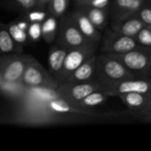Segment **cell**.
I'll return each mask as SVG.
<instances>
[{
	"instance_id": "16",
	"label": "cell",
	"mask_w": 151,
	"mask_h": 151,
	"mask_svg": "<svg viewBox=\"0 0 151 151\" xmlns=\"http://www.w3.org/2000/svg\"><path fill=\"white\" fill-rule=\"evenodd\" d=\"M144 23L135 15L119 21L111 22L110 27L124 35L134 37L136 34L144 27Z\"/></svg>"
},
{
	"instance_id": "1",
	"label": "cell",
	"mask_w": 151,
	"mask_h": 151,
	"mask_svg": "<svg viewBox=\"0 0 151 151\" xmlns=\"http://www.w3.org/2000/svg\"><path fill=\"white\" fill-rule=\"evenodd\" d=\"M111 113H99L84 109L60 96L55 88H27L25 96L17 101L13 122L22 125L81 122L82 117L110 118Z\"/></svg>"
},
{
	"instance_id": "11",
	"label": "cell",
	"mask_w": 151,
	"mask_h": 151,
	"mask_svg": "<svg viewBox=\"0 0 151 151\" xmlns=\"http://www.w3.org/2000/svg\"><path fill=\"white\" fill-rule=\"evenodd\" d=\"M31 56L20 54H14L12 56L2 58L0 67V76L3 81L16 82L19 81L25 68L28 63Z\"/></svg>"
},
{
	"instance_id": "13",
	"label": "cell",
	"mask_w": 151,
	"mask_h": 151,
	"mask_svg": "<svg viewBox=\"0 0 151 151\" xmlns=\"http://www.w3.org/2000/svg\"><path fill=\"white\" fill-rule=\"evenodd\" d=\"M70 17L72 18L73 21L83 35V36L91 43L96 44L99 46L101 38H102V32H100L88 19L86 14L77 6L75 10L69 13Z\"/></svg>"
},
{
	"instance_id": "18",
	"label": "cell",
	"mask_w": 151,
	"mask_h": 151,
	"mask_svg": "<svg viewBox=\"0 0 151 151\" xmlns=\"http://www.w3.org/2000/svg\"><path fill=\"white\" fill-rule=\"evenodd\" d=\"M27 88L24 86L20 81L7 82L2 81L0 83V92L2 95L15 102L20 100L25 96Z\"/></svg>"
},
{
	"instance_id": "2",
	"label": "cell",
	"mask_w": 151,
	"mask_h": 151,
	"mask_svg": "<svg viewBox=\"0 0 151 151\" xmlns=\"http://www.w3.org/2000/svg\"><path fill=\"white\" fill-rule=\"evenodd\" d=\"M119 60L135 78L151 79V48H139L121 54L109 55Z\"/></svg>"
},
{
	"instance_id": "17",
	"label": "cell",
	"mask_w": 151,
	"mask_h": 151,
	"mask_svg": "<svg viewBox=\"0 0 151 151\" xmlns=\"http://www.w3.org/2000/svg\"><path fill=\"white\" fill-rule=\"evenodd\" d=\"M88 18L91 23L100 31L103 32L108 25V9H101L88 5L78 6Z\"/></svg>"
},
{
	"instance_id": "10",
	"label": "cell",
	"mask_w": 151,
	"mask_h": 151,
	"mask_svg": "<svg viewBox=\"0 0 151 151\" xmlns=\"http://www.w3.org/2000/svg\"><path fill=\"white\" fill-rule=\"evenodd\" d=\"M55 89L60 96L78 105V103L90 93L97 90L103 91V87L99 81L94 80L91 81L74 84L62 83Z\"/></svg>"
},
{
	"instance_id": "19",
	"label": "cell",
	"mask_w": 151,
	"mask_h": 151,
	"mask_svg": "<svg viewBox=\"0 0 151 151\" xmlns=\"http://www.w3.org/2000/svg\"><path fill=\"white\" fill-rule=\"evenodd\" d=\"M42 28V38L49 44H51L57 35L58 31V19L53 15L50 14L41 23Z\"/></svg>"
},
{
	"instance_id": "6",
	"label": "cell",
	"mask_w": 151,
	"mask_h": 151,
	"mask_svg": "<svg viewBox=\"0 0 151 151\" xmlns=\"http://www.w3.org/2000/svg\"><path fill=\"white\" fill-rule=\"evenodd\" d=\"M19 81L27 88H56L59 85L51 74L33 57H30Z\"/></svg>"
},
{
	"instance_id": "5",
	"label": "cell",
	"mask_w": 151,
	"mask_h": 151,
	"mask_svg": "<svg viewBox=\"0 0 151 151\" xmlns=\"http://www.w3.org/2000/svg\"><path fill=\"white\" fill-rule=\"evenodd\" d=\"M103 32L99 43L101 53L107 55L121 54L141 46L134 37L124 35L114 31L110 27H107Z\"/></svg>"
},
{
	"instance_id": "7",
	"label": "cell",
	"mask_w": 151,
	"mask_h": 151,
	"mask_svg": "<svg viewBox=\"0 0 151 151\" xmlns=\"http://www.w3.org/2000/svg\"><path fill=\"white\" fill-rule=\"evenodd\" d=\"M97 48V45L90 44L69 50L65 55L62 70L57 80L58 84L60 85L64 83L75 69H77L82 63L96 54Z\"/></svg>"
},
{
	"instance_id": "14",
	"label": "cell",
	"mask_w": 151,
	"mask_h": 151,
	"mask_svg": "<svg viewBox=\"0 0 151 151\" xmlns=\"http://www.w3.org/2000/svg\"><path fill=\"white\" fill-rule=\"evenodd\" d=\"M96 57L94 54L84 63H82L77 69H75L73 73L65 80L64 83L74 84L91 81L96 79Z\"/></svg>"
},
{
	"instance_id": "20",
	"label": "cell",
	"mask_w": 151,
	"mask_h": 151,
	"mask_svg": "<svg viewBox=\"0 0 151 151\" xmlns=\"http://www.w3.org/2000/svg\"><path fill=\"white\" fill-rule=\"evenodd\" d=\"M108 97L109 96L102 90L94 91L84 97L82 100H81L78 103V105L84 109L92 110L94 107L104 104L108 99Z\"/></svg>"
},
{
	"instance_id": "34",
	"label": "cell",
	"mask_w": 151,
	"mask_h": 151,
	"mask_svg": "<svg viewBox=\"0 0 151 151\" xmlns=\"http://www.w3.org/2000/svg\"><path fill=\"white\" fill-rule=\"evenodd\" d=\"M2 82V79H1V76H0V83Z\"/></svg>"
},
{
	"instance_id": "30",
	"label": "cell",
	"mask_w": 151,
	"mask_h": 151,
	"mask_svg": "<svg viewBox=\"0 0 151 151\" xmlns=\"http://www.w3.org/2000/svg\"><path fill=\"white\" fill-rule=\"evenodd\" d=\"M50 1V0H38L39 9H45V7L48 5Z\"/></svg>"
},
{
	"instance_id": "32",
	"label": "cell",
	"mask_w": 151,
	"mask_h": 151,
	"mask_svg": "<svg viewBox=\"0 0 151 151\" xmlns=\"http://www.w3.org/2000/svg\"><path fill=\"white\" fill-rule=\"evenodd\" d=\"M73 1L75 2V4H77V3H78V2H80L81 0H73Z\"/></svg>"
},
{
	"instance_id": "21",
	"label": "cell",
	"mask_w": 151,
	"mask_h": 151,
	"mask_svg": "<svg viewBox=\"0 0 151 151\" xmlns=\"http://www.w3.org/2000/svg\"><path fill=\"white\" fill-rule=\"evenodd\" d=\"M18 50V45L12 40L7 25L0 21V53L7 54Z\"/></svg>"
},
{
	"instance_id": "8",
	"label": "cell",
	"mask_w": 151,
	"mask_h": 151,
	"mask_svg": "<svg viewBox=\"0 0 151 151\" xmlns=\"http://www.w3.org/2000/svg\"><path fill=\"white\" fill-rule=\"evenodd\" d=\"M127 106L129 113L133 117L146 123L151 122V94L128 93L119 96Z\"/></svg>"
},
{
	"instance_id": "26",
	"label": "cell",
	"mask_w": 151,
	"mask_h": 151,
	"mask_svg": "<svg viewBox=\"0 0 151 151\" xmlns=\"http://www.w3.org/2000/svg\"><path fill=\"white\" fill-rule=\"evenodd\" d=\"M12 2L13 8H17L23 12L33 9H39L38 0H12Z\"/></svg>"
},
{
	"instance_id": "3",
	"label": "cell",
	"mask_w": 151,
	"mask_h": 151,
	"mask_svg": "<svg viewBox=\"0 0 151 151\" xmlns=\"http://www.w3.org/2000/svg\"><path fill=\"white\" fill-rule=\"evenodd\" d=\"M135 78L119 60L100 53L96 57V79L101 84Z\"/></svg>"
},
{
	"instance_id": "27",
	"label": "cell",
	"mask_w": 151,
	"mask_h": 151,
	"mask_svg": "<svg viewBox=\"0 0 151 151\" xmlns=\"http://www.w3.org/2000/svg\"><path fill=\"white\" fill-rule=\"evenodd\" d=\"M136 16L144 23L145 26L151 27L150 1H147L137 12Z\"/></svg>"
},
{
	"instance_id": "23",
	"label": "cell",
	"mask_w": 151,
	"mask_h": 151,
	"mask_svg": "<svg viewBox=\"0 0 151 151\" xmlns=\"http://www.w3.org/2000/svg\"><path fill=\"white\" fill-rule=\"evenodd\" d=\"M69 0H50L47 5L48 12L57 19L63 16L68 7Z\"/></svg>"
},
{
	"instance_id": "29",
	"label": "cell",
	"mask_w": 151,
	"mask_h": 151,
	"mask_svg": "<svg viewBox=\"0 0 151 151\" xmlns=\"http://www.w3.org/2000/svg\"><path fill=\"white\" fill-rule=\"evenodd\" d=\"M111 0H87L86 2H84L82 4L78 5V6H81V5H88V6H91V7H96V8H101V9H108Z\"/></svg>"
},
{
	"instance_id": "35",
	"label": "cell",
	"mask_w": 151,
	"mask_h": 151,
	"mask_svg": "<svg viewBox=\"0 0 151 151\" xmlns=\"http://www.w3.org/2000/svg\"><path fill=\"white\" fill-rule=\"evenodd\" d=\"M148 1H150V0H148Z\"/></svg>"
},
{
	"instance_id": "22",
	"label": "cell",
	"mask_w": 151,
	"mask_h": 151,
	"mask_svg": "<svg viewBox=\"0 0 151 151\" xmlns=\"http://www.w3.org/2000/svg\"><path fill=\"white\" fill-rule=\"evenodd\" d=\"M8 31L12 38V40L15 42V43L19 46L25 45L28 42V36L27 34V31L21 29L16 23V21H12L7 25Z\"/></svg>"
},
{
	"instance_id": "25",
	"label": "cell",
	"mask_w": 151,
	"mask_h": 151,
	"mask_svg": "<svg viewBox=\"0 0 151 151\" xmlns=\"http://www.w3.org/2000/svg\"><path fill=\"white\" fill-rule=\"evenodd\" d=\"M139 45L151 48V27L144 26L134 37Z\"/></svg>"
},
{
	"instance_id": "12",
	"label": "cell",
	"mask_w": 151,
	"mask_h": 151,
	"mask_svg": "<svg viewBox=\"0 0 151 151\" xmlns=\"http://www.w3.org/2000/svg\"><path fill=\"white\" fill-rule=\"evenodd\" d=\"M148 0H111L108 7V15L112 21H119L132 17Z\"/></svg>"
},
{
	"instance_id": "24",
	"label": "cell",
	"mask_w": 151,
	"mask_h": 151,
	"mask_svg": "<svg viewBox=\"0 0 151 151\" xmlns=\"http://www.w3.org/2000/svg\"><path fill=\"white\" fill-rule=\"evenodd\" d=\"M48 15L49 12L48 11L46 12L45 9H33L24 12L22 18L27 19L29 23H33V22L42 23Z\"/></svg>"
},
{
	"instance_id": "4",
	"label": "cell",
	"mask_w": 151,
	"mask_h": 151,
	"mask_svg": "<svg viewBox=\"0 0 151 151\" xmlns=\"http://www.w3.org/2000/svg\"><path fill=\"white\" fill-rule=\"evenodd\" d=\"M55 40L57 44L65 48L68 50L85 45H96L91 43L83 36L73 21L69 13L66 15L64 14L59 18V24H58V31Z\"/></svg>"
},
{
	"instance_id": "28",
	"label": "cell",
	"mask_w": 151,
	"mask_h": 151,
	"mask_svg": "<svg viewBox=\"0 0 151 151\" xmlns=\"http://www.w3.org/2000/svg\"><path fill=\"white\" fill-rule=\"evenodd\" d=\"M27 34L28 36V39L33 42H37L42 38V28H41V23L38 22H33L29 23L28 27L27 29Z\"/></svg>"
},
{
	"instance_id": "15",
	"label": "cell",
	"mask_w": 151,
	"mask_h": 151,
	"mask_svg": "<svg viewBox=\"0 0 151 151\" xmlns=\"http://www.w3.org/2000/svg\"><path fill=\"white\" fill-rule=\"evenodd\" d=\"M68 50L55 43L50 46L49 50V73L57 81L63 67L64 60Z\"/></svg>"
},
{
	"instance_id": "31",
	"label": "cell",
	"mask_w": 151,
	"mask_h": 151,
	"mask_svg": "<svg viewBox=\"0 0 151 151\" xmlns=\"http://www.w3.org/2000/svg\"><path fill=\"white\" fill-rule=\"evenodd\" d=\"M86 1H87V0H81L80 2H78V3L76 4V5H77V6H78V5H81V4H82L84 2H86Z\"/></svg>"
},
{
	"instance_id": "9",
	"label": "cell",
	"mask_w": 151,
	"mask_h": 151,
	"mask_svg": "<svg viewBox=\"0 0 151 151\" xmlns=\"http://www.w3.org/2000/svg\"><path fill=\"white\" fill-rule=\"evenodd\" d=\"M103 91L109 96H119L128 93L151 94V79H126L115 82L102 84Z\"/></svg>"
},
{
	"instance_id": "33",
	"label": "cell",
	"mask_w": 151,
	"mask_h": 151,
	"mask_svg": "<svg viewBox=\"0 0 151 151\" xmlns=\"http://www.w3.org/2000/svg\"><path fill=\"white\" fill-rule=\"evenodd\" d=\"M1 64H2V58H0V67H1Z\"/></svg>"
}]
</instances>
